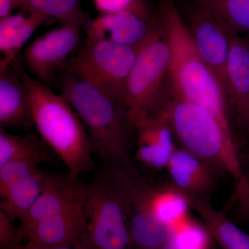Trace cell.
Segmentation results:
<instances>
[{"instance_id": "obj_1", "label": "cell", "mask_w": 249, "mask_h": 249, "mask_svg": "<svg viewBox=\"0 0 249 249\" xmlns=\"http://www.w3.org/2000/svg\"><path fill=\"white\" fill-rule=\"evenodd\" d=\"M55 85L84 124L102 168L132 165L129 143L134 127L125 105L68 69Z\"/></svg>"}, {"instance_id": "obj_2", "label": "cell", "mask_w": 249, "mask_h": 249, "mask_svg": "<svg viewBox=\"0 0 249 249\" xmlns=\"http://www.w3.org/2000/svg\"><path fill=\"white\" fill-rule=\"evenodd\" d=\"M11 65L29 91L34 125L41 140L63 161L71 177L80 178L94 169L95 153L91 140L66 98L31 76L20 55Z\"/></svg>"}, {"instance_id": "obj_3", "label": "cell", "mask_w": 249, "mask_h": 249, "mask_svg": "<svg viewBox=\"0 0 249 249\" xmlns=\"http://www.w3.org/2000/svg\"><path fill=\"white\" fill-rule=\"evenodd\" d=\"M157 13L171 52L169 78L172 88L185 99L206 108L228 132L235 135L225 93L198 53L188 26L173 0H161Z\"/></svg>"}, {"instance_id": "obj_4", "label": "cell", "mask_w": 249, "mask_h": 249, "mask_svg": "<svg viewBox=\"0 0 249 249\" xmlns=\"http://www.w3.org/2000/svg\"><path fill=\"white\" fill-rule=\"evenodd\" d=\"M160 112L166 116L180 147L214 170L227 173L236 183L245 178L235 135L206 108L180 96L170 83L168 100Z\"/></svg>"}, {"instance_id": "obj_5", "label": "cell", "mask_w": 249, "mask_h": 249, "mask_svg": "<svg viewBox=\"0 0 249 249\" xmlns=\"http://www.w3.org/2000/svg\"><path fill=\"white\" fill-rule=\"evenodd\" d=\"M133 165L102 168L88 183L86 229L80 240L84 249H132L129 214Z\"/></svg>"}, {"instance_id": "obj_6", "label": "cell", "mask_w": 249, "mask_h": 249, "mask_svg": "<svg viewBox=\"0 0 249 249\" xmlns=\"http://www.w3.org/2000/svg\"><path fill=\"white\" fill-rule=\"evenodd\" d=\"M170 59L169 45L160 19L139 49L127 80L124 104L133 125L163 109L168 99Z\"/></svg>"}, {"instance_id": "obj_7", "label": "cell", "mask_w": 249, "mask_h": 249, "mask_svg": "<svg viewBox=\"0 0 249 249\" xmlns=\"http://www.w3.org/2000/svg\"><path fill=\"white\" fill-rule=\"evenodd\" d=\"M141 47L85 37L67 69L124 104L127 80Z\"/></svg>"}, {"instance_id": "obj_8", "label": "cell", "mask_w": 249, "mask_h": 249, "mask_svg": "<svg viewBox=\"0 0 249 249\" xmlns=\"http://www.w3.org/2000/svg\"><path fill=\"white\" fill-rule=\"evenodd\" d=\"M83 27L75 23H60L58 27L36 37L20 55L28 73L50 88L56 84L81 44Z\"/></svg>"}, {"instance_id": "obj_9", "label": "cell", "mask_w": 249, "mask_h": 249, "mask_svg": "<svg viewBox=\"0 0 249 249\" xmlns=\"http://www.w3.org/2000/svg\"><path fill=\"white\" fill-rule=\"evenodd\" d=\"M160 21L147 0H135L128 7L116 12L101 14L87 24V38L106 40L123 45L141 47Z\"/></svg>"}, {"instance_id": "obj_10", "label": "cell", "mask_w": 249, "mask_h": 249, "mask_svg": "<svg viewBox=\"0 0 249 249\" xmlns=\"http://www.w3.org/2000/svg\"><path fill=\"white\" fill-rule=\"evenodd\" d=\"M88 196V183L79 178L46 172L43 188L35 204L18 227V233L38 223L64 217L84 209Z\"/></svg>"}, {"instance_id": "obj_11", "label": "cell", "mask_w": 249, "mask_h": 249, "mask_svg": "<svg viewBox=\"0 0 249 249\" xmlns=\"http://www.w3.org/2000/svg\"><path fill=\"white\" fill-rule=\"evenodd\" d=\"M39 165L17 160L0 168V210L14 222L24 219L42 193L46 171Z\"/></svg>"}, {"instance_id": "obj_12", "label": "cell", "mask_w": 249, "mask_h": 249, "mask_svg": "<svg viewBox=\"0 0 249 249\" xmlns=\"http://www.w3.org/2000/svg\"><path fill=\"white\" fill-rule=\"evenodd\" d=\"M186 24L198 53L225 93L229 53L227 28L209 9L196 1L188 10Z\"/></svg>"}, {"instance_id": "obj_13", "label": "cell", "mask_w": 249, "mask_h": 249, "mask_svg": "<svg viewBox=\"0 0 249 249\" xmlns=\"http://www.w3.org/2000/svg\"><path fill=\"white\" fill-rule=\"evenodd\" d=\"M154 188L142 183L134 188L131 199L129 231L132 249H163L171 241L174 229L156 217L152 207Z\"/></svg>"}, {"instance_id": "obj_14", "label": "cell", "mask_w": 249, "mask_h": 249, "mask_svg": "<svg viewBox=\"0 0 249 249\" xmlns=\"http://www.w3.org/2000/svg\"><path fill=\"white\" fill-rule=\"evenodd\" d=\"M227 30L229 53L225 94L232 119L239 126L249 106V36Z\"/></svg>"}, {"instance_id": "obj_15", "label": "cell", "mask_w": 249, "mask_h": 249, "mask_svg": "<svg viewBox=\"0 0 249 249\" xmlns=\"http://www.w3.org/2000/svg\"><path fill=\"white\" fill-rule=\"evenodd\" d=\"M134 127L137 134L136 160L153 169H166L177 145L165 114L141 119Z\"/></svg>"}, {"instance_id": "obj_16", "label": "cell", "mask_w": 249, "mask_h": 249, "mask_svg": "<svg viewBox=\"0 0 249 249\" xmlns=\"http://www.w3.org/2000/svg\"><path fill=\"white\" fill-rule=\"evenodd\" d=\"M34 126L29 91L11 65L0 71V127L29 131Z\"/></svg>"}, {"instance_id": "obj_17", "label": "cell", "mask_w": 249, "mask_h": 249, "mask_svg": "<svg viewBox=\"0 0 249 249\" xmlns=\"http://www.w3.org/2000/svg\"><path fill=\"white\" fill-rule=\"evenodd\" d=\"M166 170L174 186L189 197H210L215 170L196 155L177 145Z\"/></svg>"}, {"instance_id": "obj_18", "label": "cell", "mask_w": 249, "mask_h": 249, "mask_svg": "<svg viewBox=\"0 0 249 249\" xmlns=\"http://www.w3.org/2000/svg\"><path fill=\"white\" fill-rule=\"evenodd\" d=\"M87 223L85 207L65 217L38 223L19 235L23 242L42 247L79 248Z\"/></svg>"}, {"instance_id": "obj_19", "label": "cell", "mask_w": 249, "mask_h": 249, "mask_svg": "<svg viewBox=\"0 0 249 249\" xmlns=\"http://www.w3.org/2000/svg\"><path fill=\"white\" fill-rule=\"evenodd\" d=\"M51 20L43 15L22 11L0 19V71L10 66L34 32Z\"/></svg>"}, {"instance_id": "obj_20", "label": "cell", "mask_w": 249, "mask_h": 249, "mask_svg": "<svg viewBox=\"0 0 249 249\" xmlns=\"http://www.w3.org/2000/svg\"><path fill=\"white\" fill-rule=\"evenodd\" d=\"M192 209L201 217L213 240L222 249H249V235L213 207L210 197H189Z\"/></svg>"}, {"instance_id": "obj_21", "label": "cell", "mask_w": 249, "mask_h": 249, "mask_svg": "<svg viewBox=\"0 0 249 249\" xmlns=\"http://www.w3.org/2000/svg\"><path fill=\"white\" fill-rule=\"evenodd\" d=\"M53 152L45 142L33 134L15 135L0 127V168L17 160L38 164L53 162Z\"/></svg>"}, {"instance_id": "obj_22", "label": "cell", "mask_w": 249, "mask_h": 249, "mask_svg": "<svg viewBox=\"0 0 249 249\" xmlns=\"http://www.w3.org/2000/svg\"><path fill=\"white\" fill-rule=\"evenodd\" d=\"M152 207L159 220L173 229L189 215V196L173 183L156 186Z\"/></svg>"}, {"instance_id": "obj_23", "label": "cell", "mask_w": 249, "mask_h": 249, "mask_svg": "<svg viewBox=\"0 0 249 249\" xmlns=\"http://www.w3.org/2000/svg\"><path fill=\"white\" fill-rule=\"evenodd\" d=\"M21 11L43 15L60 23H75L85 26L90 18L82 8L80 0H23Z\"/></svg>"}, {"instance_id": "obj_24", "label": "cell", "mask_w": 249, "mask_h": 249, "mask_svg": "<svg viewBox=\"0 0 249 249\" xmlns=\"http://www.w3.org/2000/svg\"><path fill=\"white\" fill-rule=\"evenodd\" d=\"M229 30L249 36V0H196Z\"/></svg>"}, {"instance_id": "obj_25", "label": "cell", "mask_w": 249, "mask_h": 249, "mask_svg": "<svg viewBox=\"0 0 249 249\" xmlns=\"http://www.w3.org/2000/svg\"><path fill=\"white\" fill-rule=\"evenodd\" d=\"M14 222L0 210V249H22L24 243Z\"/></svg>"}, {"instance_id": "obj_26", "label": "cell", "mask_w": 249, "mask_h": 249, "mask_svg": "<svg viewBox=\"0 0 249 249\" xmlns=\"http://www.w3.org/2000/svg\"><path fill=\"white\" fill-rule=\"evenodd\" d=\"M234 199L237 201L241 217L249 219V178L247 176L236 183Z\"/></svg>"}, {"instance_id": "obj_27", "label": "cell", "mask_w": 249, "mask_h": 249, "mask_svg": "<svg viewBox=\"0 0 249 249\" xmlns=\"http://www.w3.org/2000/svg\"><path fill=\"white\" fill-rule=\"evenodd\" d=\"M135 0H92L96 9L101 14L116 12L128 7Z\"/></svg>"}, {"instance_id": "obj_28", "label": "cell", "mask_w": 249, "mask_h": 249, "mask_svg": "<svg viewBox=\"0 0 249 249\" xmlns=\"http://www.w3.org/2000/svg\"><path fill=\"white\" fill-rule=\"evenodd\" d=\"M23 0H0V19L7 17L16 9H21Z\"/></svg>"}, {"instance_id": "obj_29", "label": "cell", "mask_w": 249, "mask_h": 249, "mask_svg": "<svg viewBox=\"0 0 249 249\" xmlns=\"http://www.w3.org/2000/svg\"><path fill=\"white\" fill-rule=\"evenodd\" d=\"M22 249H84L83 248H76L73 247H42L30 242H25L23 246Z\"/></svg>"}, {"instance_id": "obj_30", "label": "cell", "mask_w": 249, "mask_h": 249, "mask_svg": "<svg viewBox=\"0 0 249 249\" xmlns=\"http://www.w3.org/2000/svg\"><path fill=\"white\" fill-rule=\"evenodd\" d=\"M239 127L244 132V134H245L249 144V106L247 111H246L243 119H242L240 124H239Z\"/></svg>"}, {"instance_id": "obj_31", "label": "cell", "mask_w": 249, "mask_h": 249, "mask_svg": "<svg viewBox=\"0 0 249 249\" xmlns=\"http://www.w3.org/2000/svg\"></svg>"}]
</instances>
